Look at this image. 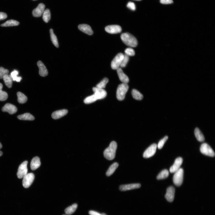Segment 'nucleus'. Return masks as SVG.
Segmentation results:
<instances>
[{
	"label": "nucleus",
	"mask_w": 215,
	"mask_h": 215,
	"mask_svg": "<svg viewBox=\"0 0 215 215\" xmlns=\"http://www.w3.org/2000/svg\"><path fill=\"white\" fill-rule=\"evenodd\" d=\"M68 113L66 109H62L54 111L52 113V117L54 119H58L66 115Z\"/></svg>",
	"instance_id": "nucleus-19"
},
{
	"label": "nucleus",
	"mask_w": 215,
	"mask_h": 215,
	"mask_svg": "<svg viewBox=\"0 0 215 215\" xmlns=\"http://www.w3.org/2000/svg\"><path fill=\"white\" fill-rule=\"evenodd\" d=\"M105 30L109 33L116 34L121 33L122 31V28L121 26L118 25H112L106 26Z\"/></svg>",
	"instance_id": "nucleus-10"
},
{
	"label": "nucleus",
	"mask_w": 215,
	"mask_h": 215,
	"mask_svg": "<svg viewBox=\"0 0 215 215\" xmlns=\"http://www.w3.org/2000/svg\"><path fill=\"white\" fill-rule=\"evenodd\" d=\"M160 3L163 4H169L172 3V0H161Z\"/></svg>",
	"instance_id": "nucleus-42"
},
{
	"label": "nucleus",
	"mask_w": 215,
	"mask_h": 215,
	"mask_svg": "<svg viewBox=\"0 0 215 215\" xmlns=\"http://www.w3.org/2000/svg\"><path fill=\"white\" fill-rule=\"evenodd\" d=\"M19 74L18 71L16 70H14L12 72L11 74V76L13 79V81H16L17 82H20L22 78L18 76Z\"/></svg>",
	"instance_id": "nucleus-34"
},
{
	"label": "nucleus",
	"mask_w": 215,
	"mask_h": 215,
	"mask_svg": "<svg viewBox=\"0 0 215 215\" xmlns=\"http://www.w3.org/2000/svg\"><path fill=\"white\" fill-rule=\"evenodd\" d=\"M78 28L83 32L89 35H91L93 34V31L91 27L88 25L86 24H80L78 26Z\"/></svg>",
	"instance_id": "nucleus-17"
},
{
	"label": "nucleus",
	"mask_w": 215,
	"mask_h": 215,
	"mask_svg": "<svg viewBox=\"0 0 215 215\" xmlns=\"http://www.w3.org/2000/svg\"><path fill=\"white\" fill-rule=\"evenodd\" d=\"M102 215H106V214H105V213H102Z\"/></svg>",
	"instance_id": "nucleus-47"
},
{
	"label": "nucleus",
	"mask_w": 215,
	"mask_h": 215,
	"mask_svg": "<svg viewBox=\"0 0 215 215\" xmlns=\"http://www.w3.org/2000/svg\"><path fill=\"white\" fill-rule=\"evenodd\" d=\"M132 94L134 98L137 100H141L143 98V96L139 91L133 89L132 91Z\"/></svg>",
	"instance_id": "nucleus-30"
},
{
	"label": "nucleus",
	"mask_w": 215,
	"mask_h": 215,
	"mask_svg": "<svg viewBox=\"0 0 215 215\" xmlns=\"http://www.w3.org/2000/svg\"><path fill=\"white\" fill-rule=\"evenodd\" d=\"M34 174L33 173L27 174L23 178L22 185L26 188H29L33 184L35 179Z\"/></svg>",
	"instance_id": "nucleus-6"
},
{
	"label": "nucleus",
	"mask_w": 215,
	"mask_h": 215,
	"mask_svg": "<svg viewBox=\"0 0 215 215\" xmlns=\"http://www.w3.org/2000/svg\"><path fill=\"white\" fill-rule=\"evenodd\" d=\"M168 138V136H165L159 142L157 145V147L159 149H161L163 148L165 143Z\"/></svg>",
	"instance_id": "nucleus-38"
},
{
	"label": "nucleus",
	"mask_w": 215,
	"mask_h": 215,
	"mask_svg": "<svg viewBox=\"0 0 215 215\" xmlns=\"http://www.w3.org/2000/svg\"><path fill=\"white\" fill-rule=\"evenodd\" d=\"M4 82L9 88L12 87V84L13 79L10 75L8 74L5 75L3 78Z\"/></svg>",
	"instance_id": "nucleus-26"
},
{
	"label": "nucleus",
	"mask_w": 215,
	"mask_h": 215,
	"mask_svg": "<svg viewBox=\"0 0 215 215\" xmlns=\"http://www.w3.org/2000/svg\"><path fill=\"white\" fill-rule=\"evenodd\" d=\"M37 65L39 69V75L43 77L46 76L48 74V72L43 63L41 61H39L37 62Z\"/></svg>",
	"instance_id": "nucleus-16"
},
{
	"label": "nucleus",
	"mask_w": 215,
	"mask_h": 215,
	"mask_svg": "<svg viewBox=\"0 0 215 215\" xmlns=\"http://www.w3.org/2000/svg\"><path fill=\"white\" fill-rule=\"evenodd\" d=\"M77 208V205L74 204L66 208L65 210V212L67 215H70L72 214L75 212Z\"/></svg>",
	"instance_id": "nucleus-28"
},
{
	"label": "nucleus",
	"mask_w": 215,
	"mask_h": 215,
	"mask_svg": "<svg viewBox=\"0 0 215 215\" xmlns=\"http://www.w3.org/2000/svg\"><path fill=\"white\" fill-rule=\"evenodd\" d=\"M41 165L40 158L37 157H35L31 160L30 165L31 168L32 170H35L39 168Z\"/></svg>",
	"instance_id": "nucleus-21"
},
{
	"label": "nucleus",
	"mask_w": 215,
	"mask_h": 215,
	"mask_svg": "<svg viewBox=\"0 0 215 215\" xmlns=\"http://www.w3.org/2000/svg\"><path fill=\"white\" fill-rule=\"evenodd\" d=\"M169 172L167 170H164L162 171L159 173L157 177V180H161L168 178L169 176Z\"/></svg>",
	"instance_id": "nucleus-32"
},
{
	"label": "nucleus",
	"mask_w": 215,
	"mask_h": 215,
	"mask_svg": "<svg viewBox=\"0 0 215 215\" xmlns=\"http://www.w3.org/2000/svg\"><path fill=\"white\" fill-rule=\"evenodd\" d=\"M121 37L123 43L127 46L135 47L138 45V42L136 38L129 33H123L121 35Z\"/></svg>",
	"instance_id": "nucleus-1"
},
{
	"label": "nucleus",
	"mask_w": 215,
	"mask_h": 215,
	"mask_svg": "<svg viewBox=\"0 0 215 215\" xmlns=\"http://www.w3.org/2000/svg\"><path fill=\"white\" fill-rule=\"evenodd\" d=\"M127 7L132 11H135L136 10V7L135 4L132 2H130L127 5Z\"/></svg>",
	"instance_id": "nucleus-41"
},
{
	"label": "nucleus",
	"mask_w": 215,
	"mask_h": 215,
	"mask_svg": "<svg viewBox=\"0 0 215 215\" xmlns=\"http://www.w3.org/2000/svg\"><path fill=\"white\" fill-rule=\"evenodd\" d=\"M3 87V85L1 83H0V101H5L8 98L7 94L6 92L2 90Z\"/></svg>",
	"instance_id": "nucleus-35"
},
{
	"label": "nucleus",
	"mask_w": 215,
	"mask_h": 215,
	"mask_svg": "<svg viewBox=\"0 0 215 215\" xmlns=\"http://www.w3.org/2000/svg\"><path fill=\"white\" fill-rule=\"evenodd\" d=\"M141 185L139 184H133L121 185L119 187V189L122 191H128L139 188Z\"/></svg>",
	"instance_id": "nucleus-18"
},
{
	"label": "nucleus",
	"mask_w": 215,
	"mask_h": 215,
	"mask_svg": "<svg viewBox=\"0 0 215 215\" xmlns=\"http://www.w3.org/2000/svg\"><path fill=\"white\" fill-rule=\"evenodd\" d=\"M125 54L128 56H132L135 55V52L134 50L132 48L130 47L126 49L125 51Z\"/></svg>",
	"instance_id": "nucleus-40"
},
{
	"label": "nucleus",
	"mask_w": 215,
	"mask_h": 215,
	"mask_svg": "<svg viewBox=\"0 0 215 215\" xmlns=\"http://www.w3.org/2000/svg\"><path fill=\"white\" fill-rule=\"evenodd\" d=\"M134 1H141V0H134Z\"/></svg>",
	"instance_id": "nucleus-48"
},
{
	"label": "nucleus",
	"mask_w": 215,
	"mask_h": 215,
	"mask_svg": "<svg viewBox=\"0 0 215 215\" xmlns=\"http://www.w3.org/2000/svg\"><path fill=\"white\" fill-rule=\"evenodd\" d=\"M45 7L44 4L42 3L39 4L33 12V14L34 16L36 18L41 17L45 11Z\"/></svg>",
	"instance_id": "nucleus-11"
},
{
	"label": "nucleus",
	"mask_w": 215,
	"mask_h": 215,
	"mask_svg": "<svg viewBox=\"0 0 215 215\" xmlns=\"http://www.w3.org/2000/svg\"><path fill=\"white\" fill-rule=\"evenodd\" d=\"M3 112H7L11 115L15 114L17 112V108L15 106L10 104L7 103L2 109Z\"/></svg>",
	"instance_id": "nucleus-14"
},
{
	"label": "nucleus",
	"mask_w": 215,
	"mask_h": 215,
	"mask_svg": "<svg viewBox=\"0 0 215 215\" xmlns=\"http://www.w3.org/2000/svg\"><path fill=\"white\" fill-rule=\"evenodd\" d=\"M7 17V14L4 13L0 12V20L6 19Z\"/></svg>",
	"instance_id": "nucleus-43"
},
{
	"label": "nucleus",
	"mask_w": 215,
	"mask_h": 215,
	"mask_svg": "<svg viewBox=\"0 0 215 215\" xmlns=\"http://www.w3.org/2000/svg\"><path fill=\"white\" fill-rule=\"evenodd\" d=\"M2 147V146L1 142H0V149H1Z\"/></svg>",
	"instance_id": "nucleus-46"
},
{
	"label": "nucleus",
	"mask_w": 215,
	"mask_h": 215,
	"mask_svg": "<svg viewBox=\"0 0 215 215\" xmlns=\"http://www.w3.org/2000/svg\"><path fill=\"white\" fill-rule=\"evenodd\" d=\"M183 162L182 158L179 157L175 160L174 164L170 167V172L171 173H174L178 171L182 165Z\"/></svg>",
	"instance_id": "nucleus-12"
},
{
	"label": "nucleus",
	"mask_w": 215,
	"mask_h": 215,
	"mask_svg": "<svg viewBox=\"0 0 215 215\" xmlns=\"http://www.w3.org/2000/svg\"><path fill=\"white\" fill-rule=\"evenodd\" d=\"M195 136L197 140L200 142H203L205 141V139L204 135L198 128H195Z\"/></svg>",
	"instance_id": "nucleus-24"
},
{
	"label": "nucleus",
	"mask_w": 215,
	"mask_h": 215,
	"mask_svg": "<svg viewBox=\"0 0 215 215\" xmlns=\"http://www.w3.org/2000/svg\"><path fill=\"white\" fill-rule=\"evenodd\" d=\"M89 214L90 215H102V214L93 211H90L89 212Z\"/></svg>",
	"instance_id": "nucleus-44"
},
{
	"label": "nucleus",
	"mask_w": 215,
	"mask_h": 215,
	"mask_svg": "<svg viewBox=\"0 0 215 215\" xmlns=\"http://www.w3.org/2000/svg\"><path fill=\"white\" fill-rule=\"evenodd\" d=\"M184 173V170L181 168L175 172L173 178V181L174 184L176 186L179 187L182 184Z\"/></svg>",
	"instance_id": "nucleus-4"
},
{
	"label": "nucleus",
	"mask_w": 215,
	"mask_h": 215,
	"mask_svg": "<svg viewBox=\"0 0 215 215\" xmlns=\"http://www.w3.org/2000/svg\"><path fill=\"white\" fill-rule=\"evenodd\" d=\"M93 90L94 93L97 94L98 96L99 99L105 98L106 96L107 92L103 89H102L97 87H94Z\"/></svg>",
	"instance_id": "nucleus-20"
},
{
	"label": "nucleus",
	"mask_w": 215,
	"mask_h": 215,
	"mask_svg": "<svg viewBox=\"0 0 215 215\" xmlns=\"http://www.w3.org/2000/svg\"><path fill=\"white\" fill-rule=\"evenodd\" d=\"M3 155V153L2 151H0V157L2 156Z\"/></svg>",
	"instance_id": "nucleus-45"
},
{
	"label": "nucleus",
	"mask_w": 215,
	"mask_h": 215,
	"mask_svg": "<svg viewBox=\"0 0 215 215\" xmlns=\"http://www.w3.org/2000/svg\"><path fill=\"white\" fill-rule=\"evenodd\" d=\"M201 153L211 157L215 156V153L212 148L207 143H203L200 148Z\"/></svg>",
	"instance_id": "nucleus-7"
},
{
	"label": "nucleus",
	"mask_w": 215,
	"mask_h": 215,
	"mask_svg": "<svg viewBox=\"0 0 215 215\" xmlns=\"http://www.w3.org/2000/svg\"><path fill=\"white\" fill-rule=\"evenodd\" d=\"M18 102L21 104L26 103L28 100L26 96L22 92H18L17 94Z\"/></svg>",
	"instance_id": "nucleus-29"
},
{
	"label": "nucleus",
	"mask_w": 215,
	"mask_h": 215,
	"mask_svg": "<svg viewBox=\"0 0 215 215\" xmlns=\"http://www.w3.org/2000/svg\"></svg>",
	"instance_id": "nucleus-50"
},
{
	"label": "nucleus",
	"mask_w": 215,
	"mask_h": 215,
	"mask_svg": "<svg viewBox=\"0 0 215 215\" xmlns=\"http://www.w3.org/2000/svg\"><path fill=\"white\" fill-rule=\"evenodd\" d=\"M129 60L128 56L125 54L124 55V57L120 66L121 68H124L126 66Z\"/></svg>",
	"instance_id": "nucleus-37"
},
{
	"label": "nucleus",
	"mask_w": 215,
	"mask_h": 215,
	"mask_svg": "<svg viewBox=\"0 0 215 215\" xmlns=\"http://www.w3.org/2000/svg\"><path fill=\"white\" fill-rule=\"evenodd\" d=\"M123 57L124 54L122 53L118 54L111 62V68L114 70H117L120 67Z\"/></svg>",
	"instance_id": "nucleus-5"
},
{
	"label": "nucleus",
	"mask_w": 215,
	"mask_h": 215,
	"mask_svg": "<svg viewBox=\"0 0 215 215\" xmlns=\"http://www.w3.org/2000/svg\"><path fill=\"white\" fill-rule=\"evenodd\" d=\"M18 118L20 120L24 121H33L35 119V117L29 113H26L19 115Z\"/></svg>",
	"instance_id": "nucleus-23"
},
{
	"label": "nucleus",
	"mask_w": 215,
	"mask_h": 215,
	"mask_svg": "<svg viewBox=\"0 0 215 215\" xmlns=\"http://www.w3.org/2000/svg\"><path fill=\"white\" fill-rule=\"evenodd\" d=\"M117 73L120 80L123 83H128L129 82V79L124 73L120 67L117 69Z\"/></svg>",
	"instance_id": "nucleus-15"
},
{
	"label": "nucleus",
	"mask_w": 215,
	"mask_h": 215,
	"mask_svg": "<svg viewBox=\"0 0 215 215\" xmlns=\"http://www.w3.org/2000/svg\"><path fill=\"white\" fill-rule=\"evenodd\" d=\"M9 71L3 67H0V79H3L6 75L8 74Z\"/></svg>",
	"instance_id": "nucleus-39"
},
{
	"label": "nucleus",
	"mask_w": 215,
	"mask_h": 215,
	"mask_svg": "<svg viewBox=\"0 0 215 215\" xmlns=\"http://www.w3.org/2000/svg\"><path fill=\"white\" fill-rule=\"evenodd\" d=\"M157 145L154 143L151 145L145 151L143 157L145 158H149L153 156L155 153Z\"/></svg>",
	"instance_id": "nucleus-9"
},
{
	"label": "nucleus",
	"mask_w": 215,
	"mask_h": 215,
	"mask_svg": "<svg viewBox=\"0 0 215 215\" xmlns=\"http://www.w3.org/2000/svg\"><path fill=\"white\" fill-rule=\"evenodd\" d=\"M33 1H36V0H33Z\"/></svg>",
	"instance_id": "nucleus-49"
},
{
	"label": "nucleus",
	"mask_w": 215,
	"mask_h": 215,
	"mask_svg": "<svg viewBox=\"0 0 215 215\" xmlns=\"http://www.w3.org/2000/svg\"><path fill=\"white\" fill-rule=\"evenodd\" d=\"M109 79L107 78H105L97 85L96 87L99 88L103 89L105 88L106 84L108 83Z\"/></svg>",
	"instance_id": "nucleus-36"
},
{
	"label": "nucleus",
	"mask_w": 215,
	"mask_h": 215,
	"mask_svg": "<svg viewBox=\"0 0 215 215\" xmlns=\"http://www.w3.org/2000/svg\"><path fill=\"white\" fill-rule=\"evenodd\" d=\"M117 148V142L114 141L111 142L109 146L104 151V155L105 157L109 160H113L115 157Z\"/></svg>",
	"instance_id": "nucleus-2"
},
{
	"label": "nucleus",
	"mask_w": 215,
	"mask_h": 215,
	"mask_svg": "<svg viewBox=\"0 0 215 215\" xmlns=\"http://www.w3.org/2000/svg\"><path fill=\"white\" fill-rule=\"evenodd\" d=\"M129 89V86L127 83H123L119 85L117 87L116 93L117 99L119 101L123 100Z\"/></svg>",
	"instance_id": "nucleus-3"
},
{
	"label": "nucleus",
	"mask_w": 215,
	"mask_h": 215,
	"mask_svg": "<svg viewBox=\"0 0 215 215\" xmlns=\"http://www.w3.org/2000/svg\"><path fill=\"white\" fill-rule=\"evenodd\" d=\"M51 41L53 44L56 47H59V44L58 39L56 36L54 34L53 30L52 29L50 30Z\"/></svg>",
	"instance_id": "nucleus-31"
},
{
	"label": "nucleus",
	"mask_w": 215,
	"mask_h": 215,
	"mask_svg": "<svg viewBox=\"0 0 215 215\" xmlns=\"http://www.w3.org/2000/svg\"><path fill=\"white\" fill-rule=\"evenodd\" d=\"M43 15V19L44 21L46 23L48 22L51 19L50 10L48 9H46L45 10Z\"/></svg>",
	"instance_id": "nucleus-33"
},
{
	"label": "nucleus",
	"mask_w": 215,
	"mask_h": 215,
	"mask_svg": "<svg viewBox=\"0 0 215 215\" xmlns=\"http://www.w3.org/2000/svg\"><path fill=\"white\" fill-rule=\"evenodd\" d=\"M20 23L18 21L13 20H8L1 25L2 27H9L18 26Z\"/></svg>",
	"instance_id": "nucleus-25"
},
{
	"label": "nucleus",
	"mask_w": 215,
	"mask_h": 215,
	"mask_svg": "<svg viewBox=\"0 0 215 215\" xmlns=\"http://www.w3.org/2000/svg\"><path fill=\"white\" fill-rule=\"evenodd\" d=\"M28 163V162L27 161H24L19 166L17 173L18 177L19 178H23L27 174Z\"/></svg>",
	"instance_id": "nucleus-8"
},
{
	"label": "nucleus",
	"mask_w": 215,
	"mask_h": 215,
	"mask_svg": "<svg viewBox=\"0 0 215 215\" xmlns=\"http://www.w3.org/2000/svg\"><path fill=\"white\" fill-rule=\"evenodd\" d=\"M119 166L118 163L115 162L113 163L109 167L106 173V175L107 176H110L114 172Z\"/></svg>",
	"instance_id": "nucleus-27"
},
{
	"label": "nucleus",
	"mask_w": 215,
	"mask_h": 215,
	"mask_svg": "<svg viewBox=\"0 0 215 215\" xmlns=\"http://www.w3.org/2000/svg\"><path fill=\"white\" fill-rule=\"evenodd\" d=\"M98 96L94 93L92 95L86 98L84 100V102L86 104H89L99 100Z\"/></svg>",
	"instance_id": "nucleus-22"
},
{
	"label": "nucleus",
	"mask_w": 215,
	"mask_h": 215,
	"mask_svg": "<svg viewBox=\"0 0 215 215\" xmlns=\"http://www.w3.org/2000/svg\"><path fill=\"white\" fill-rule=\"evenodd\" d=\"M175 189L172 186L169 187L167 189L165 197L167 201L169 202H172L174 197Z\"/></svg>",
	"instance_id": "nucleus-13"
}]
</instances>
